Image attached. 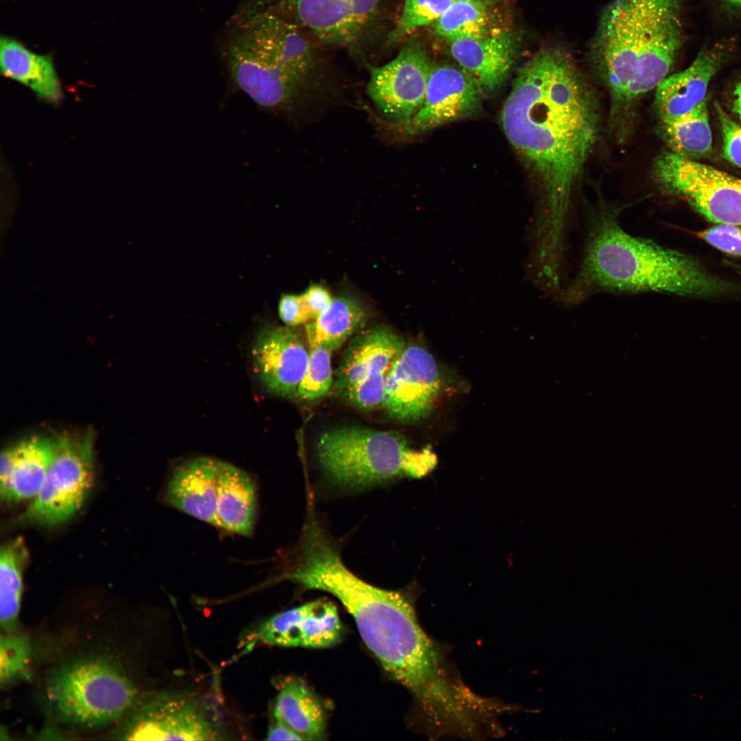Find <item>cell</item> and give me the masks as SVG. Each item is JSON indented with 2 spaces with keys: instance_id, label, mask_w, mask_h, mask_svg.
Wrapping results in <instances>:
<instances>
[{
  "instance_id": "37",
  "label": "cell",
  "mask_w": 741,
  "mask_h": 741,
  "mask_svg": "<svg viewBox=\"0 0 741 741\" xmlns=\"http://www.w3.org/2000/svg\"><path fill=\"white\" fill-rule=\"evenodd\" d=\"M732 108L741 121V76L733 90Z\"/></svg>"
},
{
  "instance_id": "11",
  "label": "cell",
  "mask_w": 741,
  "mask_h": 741,
  "mask_svg": "<svg viewBox=\"0 0 741 741\" xmlns=\"http://www.w3.org/2000/svg\"><path fill=\"white\" fill-rule=\"evenodd\" d=\"M432 65L423 45L410 41L390 62L371 68L368 95L386 117L403 124L422 106Z\"/></svg>"
},
{
  "instance_id": "31",
  "label": "cell",
  "mask_w": 741,
  "mask_h": 741,
  "mask_svg": "<svg viewBox=\"0 0 741 741\" xmlns=\"http://www.w3.org/2000/svg\"><path fill=\"white\" fill-rule=\"evenodd\" d=\"M454 0H404L401 15L390 33L391 42L399 40L412 32L434 24Z\"/></svg>"
},
{
  "instance_id": "13",
  "label": "cell",
  "mask_w": 741,
  "mask_h": 741,
  "mask_svg": "<svg viewBox=\"0 0 741 741\" xmlns=\"http://www.w3.org/2000/svg\"><path fill=\"white\" fill-rule=\"evenodd\" d=\"M384 0H281L300 27L325 44L351 46L362 40L381 16Z\"/></svg>"
},
{
  "instance_id": "30",
  "label": "cell",
  "mask_w": 741,
  "mask_h": 741,
  "mask_svg": "<svg viewBox=\"0 0 741 741\" xmlns=\"http://www.w3.org/2000/svg\"><path fill=\"white\" fill-rule=\"evenodd\" d=\"M331 352L321 346L309 348L308 364L296 395L301 400L316 401L329 390L333 383Z\"/></svg>"
},
{
  "instance_id": "27",
  "label": "cell",
  "mask_w": 741,
  "mask_h": 741,
  "mask_svg": "<svg viewBox=\"0 0 741 741\" xmlns=\"http://www.w3.org/2000/svg\"><path fill=\"white\" fill-rule=\"evenodd\" d=\"M366 313L354 298L338 296L321 315L305 324L309 348H340L364 324Z\"/></svg>"
},
{
  "instance_id": "35",
  "label": "cell",
  "mask_w": 741,
  "mask_h": 741,
  "mask_svg": "<svg viewBox=\"0 0 741 741\" xmlns=\"http://www.w3.org/2000/svg\"><path fill=\"white\" fill-rule=\"evenodd\" d=\"M302 294L311 320L324 313L333 300L329 291L318 285H311Z\"/></svg>"
},
{
  "instance_id": "8",
  "label": "cell",
  "mask_w": 741,
  "mask_h": 741,
  "mask_svg": "<svg viewBox=\"0 0 741 741\" xmlns=\"http://www.w3.org/2000/svg\"><path fill=\"white\" fill-rule=\"evenodd\" d=\"M93 478V432L63 434L55 438L52 458L43 484L18 521L42 526L65 522L81 508Z\"/></svg>"
},
{
  "instance_id": "29",
  "label": "cell",
  "mask_w": 741,
  "mask_h": 741,
  "mask_svg": "<svg viewBox=\"0 0 741 741\" xmlns=\"http://www.w3.org/2000/svg\"><path fill=\"white\" fill-rule=\"evenodd\" d=\"M32 658L27 636L16 631L1 634L0 640V683L7 687L24 677Z\"/></svg>"
},
{
  "instance_id": "20",
  "label": "cell",
  "mask_w": 741,
  "mask_h": 741,
  "mask_svg": "<svg viewBox=\"0 0 741 741\" xmlns=\"http://www.w3.org/2000/svg\"><path fill=\"white\" fill-rule=\"evenodd\" d=\"M221 460L198 457L178 466L164 492L165 502L189 515L217 527V477Z\"/></svg>"
},
{
  "instance_id": "2",
  "label": "cell",
  "mask_w": 741,
  "mask_h": 741,
  "mask_svg": "<svg viewBox=\"0 0 741 741\" xmlns=\"http://www.w3.org/2000/svg\"><path fill=\"white\" fill-rule=\"evenodd\" d=\"M289 578L304 589L322 590L337 598L353 618L367 648L418 705H432L449 692L455 670L443 649L421 628L412 600L355 575L327 534H315L303 543Z\"/></svg>"
},
{
  "instance_id": "14",
  "label": "cell",
  "mask_w": 741,
  "mask_h": 741,
  "mask_svg": "<svg viewBox=\"0 0 741 741\" xmlns=\"http://www.w3.org/2000/svg\"><path fill=\"white\" fill-rule=\"evenodd\" d=\"M485 96L460 67L432 63L421 107L401 126L407 133L419 134L467 118L480 110Z\"/></svg>"
},
{
  "instance_id": "28",
  "label": "cell",
  "mask_w": 741,
  "mask_h": 741,
  "mask_svg": "<svg viewBox=\"0 0 741 741\" xmlns=\"http://www.w3.org/2000/svg\"><path fill=\"white\" fill-rule=\"evenodd\" d=\"M27 550L22 538L5 544L0 552V624L3 633L16 631Z\"/></svg>"
},
{
  "instance_id": "10",
  "label": "cell",
  "mask_w": 741,
  "mask_h": 741,
  "mask_svg": "<svg viewBox=\"0 0 741 741\" xmlns=\"http://www.w3.org/2000/svg\"><path fill=\"white\" fill-rule=\"evenodd\" d=\"M443 386L432 354L417 344L405 346L387 373L381 407L396 421L417 422L433 411Z\"/></svg>"
},
{
  "instance_id": "36",
  "label": "cell",
  "mask_w": 741,
  "mask_h": 741,
  "mask_svg": "<svg viewBox=\"0 0 741 741\" xmlns=\"http://www.w3.org/2000/svg\"><path fill=\"white\" fill-rule=\"evenodd\" d=\"M266 739L268 740H305L303 736L277 718H275L270 726Z\"/></svg>"
},
{
  "instance_id": "6",
  "label": "cell",
  "mask_w": 741,
  "mask_h": 741,
  "mask_svg": "<svg viewBox=\"0 0 741 741\" xmlns=\"http://www.w3.org/2000/svg\"><path fill=\"white\" fill-rule=\"evenodd\" d=\"M315 454L331 483L353 491L405 477L422 478L437 463L431 449H413L399 432L355 426L322 433Z\"/></svg>"
},
{
  "instance_id": "19",
  "label": "cell",
  "mask_w": 741,
  "mask_h": 741,
  "mask_svg": "<svg viewBox=\"0 0 741 741\" xmlns=\"http://www.w3.org/2000/svg\"><path fill=\"white\" fill-rule=\"evenodd\" d=\"M405 341L389 327H376L360 333L349 343L336 371L334 390L342 395L355 384L386 379Z\"/></svg>"
},
{
  "instance_id": "24",
  "label": "cell",
  "mask_w": 741,
  "mask_h": 741,
  "mask_svg": "<svg viewBox=\"0 0 741 741\" xmlns=\"http://www.w3.org/2000/svg\"><path fill=\"white\" fill-rule=\"evenodd\" d=\"M274 716L305 740L324 736L327 719L324 703L301 680L291 679L282 685L275 699Z\"/></svg>"
},
{
  "instance_id": "1",
  "label": "cell",
  "mask_w": 741,
  "mask_h": 741,
  "mask_svg": "<svg viewBox=\"0 0 741 741\" xmlns=\"http://www.w3.org/2000/svg\"><path fill=\"white\" fill-rule=\"evenodd\" d=\"M499 119L543 192L548 237L567 242L574 195L598 137L593 89L570 55L545 49L517 70Z\"/></svg>"
},
{
  "instance_id": "7",
  "label": "cell",
  "mask_w": 741,
  "mask_h": 741,
  "mask_svg": "<svg viewBox=\"0 0 741 741\" xmlns=\"http://www.w3.org/2000/svg\"><path fill=\"white\" fill-rule=\"evenodd\" d=\"M45 700L61 723L97 729L121 719L133 707L137 692L114 661L100 656L65 661L50 672Z\"/></svg>"
},
{
  "instance_id": "21",
  "label": "cell",
  "mask_w": 741,
  "mask_h": 741,
  "mask_svg": "<svg viewBox=\"0 0 741 741\" xmlns=\"http://www.w3.org/2000/svg\"><path fill=\"white\" fill-rule=\"evenodd\" d=\"M257 493L251 477L222 461L217 477V527L243 536L252 534L257 515Z\"/></svg>"
},
{
  "instance_id": "23",
  "label": "cell",
  "mask_w": 741,
  "mask_h": 741,
  "mask_svg": "<svg viewBox=\"0 0 741 741\" xmlns=\"http://www.w3.org/2000/svg\"><path fill=\"white\" fill-rule=\"evenodd\" d=\"M55 438L34 436L12 446L11 475L3 501L19 502L34 498L47 475Z\"/></svg>"
},
{
  "instance_id": "34",
  "label": "cell",
  "mask_w": 741,
  "mask_h": 741,
  "mask_svg": "<svg viewBox=\"0 0 741 741\" xmlns=\"http://www.w3.org/2000/svg\"><path fill=\"white\" fill-rule=\"evenodd\" d=\"M279 315L281 320L289 327L306 324L311 317L303 294H285L279 303Z\"/></svg>"
},
{
  "instance_id": "39",
  "label": "cell",
  "mask_w": 741,
  "mask_h": 741,
  "mask_svg": "<svg viewBox=\"0 0 741 741\" xmlns=\"http://www.w3.org/2000/svg\"><path fill=\"white\" fill-rule=\"evenodd\" d=\"M737 269H738V270H739V271L740 272V273H741V266H737Z\"/></svg>"
},
{
  "instance_id": "4",
  "label": "cell",
  "mask_w": 741,
  "mask_h": 741,
  "mask_svg": "<svg viewBox=\"0 0 741 741\" xmlns=\"http://www.w3.org/2000/svg\"><path fill=\"white\" fill-rule=\"evenodd\" d=\"M682 0H613L602 11L591 47L610 97V120L630 128L639 100L666 79L683 40Z\"/></svg>"
},
{
  "instance_id": "32",
  "label": "cell",
  "mask_w": 741,
  "mask_h": 741,
  "mask_svg": "<svg viewBox=\"0 0 741 741\" xmlns=\"http://www.w3.org/2000/svg\"><path fill=\"white\" fill-rule=\"evenodd\" d=\"M715 109L721 131L722 156L731 164L741 167V126L727 114L719 103H715Z\"/></svg>"
},
{
  "instance_id": "18",
  "label": "cell",
  "mask_w": 741,
  "mask_h": 741,
  "mask_svg": "<svg viewBox=\"0 0 741 741\" xmlns=\"http://www.w3.org/2000/svg\"><path fill=\"white\" fill-rule=\"evenodd\" d=\"M729 47L716 44L702 49L685 70L668 76L655 89L653 108L658 121L682 116L706 97L712 78L724 65Z\"/></svg>"
},
{
  "instance_id": "12",
  "label": "cell",
  "mask_w": 741,
  "mask_h": 741,
  "mask_svg": "<svg viewBox=\"0 0 741 741\" xmlns=\"http://www.w3.org/2000/svg\"><path fill=\"white\" fill-rule=\"evenodd\" d=\"M128 740H215L220 734L191 698L164 694L143 703L123 723Z\"/></svg>"
},
{
  "instance_id": "16",
  "label": "cell",
  "mask_w": 741,
  "mask_h": 741,
  "mask_svg": "<svg viewBox=\"0 0 741 741\" xmlns=\"http://www.w3.org/2000/svg\"><path fill=\"white\" fill-rule=\"evenodd\" d=\"M251 353L255 373L266 390L287 399L297 395L309 351L295 331L287 327L264 328Z\"/></svg>"
},
{
  "instance_id": "15",
  "label": "cell",
  "mask_w": 741,
  "mask_h": 741,
  "mask_svg": "<svg viewBox=\"0 0 741 741\" xmlns=\"http://www.w3.org/2000/svg\"><path fill=\"white\" fill-rule=\"evenodd\" d=\"M343 633L336 607L316 600L270 617L254 629L249 644L325 648L340 642Z\"/></svg>"
},
{
  "instance_id": "26",
  "label": "cell",
  "mask_w": 741,
  "mask_h": 741,
  "mask_svg": "<svg viewBox=\"0 0 741 741\" xmlns=\"http://www.w3.org/2000/svg\"><path fill=\"white\" fill-rule=\"evenodd\" d=\"M434 24L435 33L446 40L484 37L507 29L492 0H454Z\"/></svg>"
},
{
  "instance_id": "25",
  "label": "cell",
  "mask_w": 741,
  "mask_h": 741,
  "mask_svg": "<svg viewBox=\"0 0 741 741\" xmlns=\"http://www.w3.org/2000/svg\"><path fill=\"white\" fill-rule=\"evenodd\" d=\"M657 127L668 150L681 157L697 161L712 154L707 96L687 114L658 121Z\"/></svg>"
},
{
  "instance_id": "5",
  "label": "cell",
  "mask_w": 741,
  "mask_h": 741,
  "mask_svg": "<svg viewBox=\"0 0 741 741\" xmlns=\"http://www.w3.org/2000/svg\"><path fill=\"white\" fill-rule=\"evenodd\" d=\"M239 22L225 53L233 88L264 110L286 108L316 71L313 46L299 26L271 11Z\"/></svg>"
},
{
  "instance_id": "22",
  "label": "cell",
  "mask_w": 741,
  "mask_h": 741,
  "mask_svg": "<svg viewBox=\"0 0 741 741\" xmlns=\"http://www.w3.org/2000/svg\"><path fill=\"white\" fill-rule=\"evenodd\" d=\"M0 64L2 74L25 85L38 97L52 103L62 98L61 86L50 56L35 54L5 36L0 40Z\"/></svg>"
},
{
  "instance_id": "33",
  "label": "cell",
  "mask_w": 741,
  "mask_h": 741,
  "mask_svg": "<svg viewBox=\"0 0 741 741\" xmlns=\"http://www.w3.org/2000/svg\"><path fill=\"white\" fill-rule=\"evenodd\" d=\"M709 245L727 254L741 256V226L716 224L697 233Z\"/></svg>"
},
{
  "instance_id": "17",
  "label": "cell",
  "mask_w": 741,
  "mask_h": 741,
  "mask_svg": "<svg viewBox=\"0 0 741 741\" xmlns=\"http://www.w3.org/2000/svg\"><path fill=\"white\" fill-rule=\"evenodd\" d=\"M447 41L457 65L475 80L486 95L496 92L504 84L519 50L518 38L509 29L484 37Z\"/></svg>"
},
{
  "instance_id": "9",
  "label": "cell",
  "mask_w": 741,
  "mask_h": 741,
  "mask_svg": "<svg viewBox=\"0 0 741 741\" xmlns=\"http://www.w3.org/2000/svg\"><path fill=\"white\" fill-rule=\"evenodd\" d=\"M652 176L663 191L709 222L741 226L740 178L668 150L656 157Z\"/></svg>"
},
{
  "instance_id": "40",
  "label": "cell",
  "mask_w": 741,
  "mask_h": 741,
  "mask_svg": "<svg viewBox=\"0 0 741 741\" xmlns=\"http://www.w3.org/2000/svg\"><path fill=\"white\" fill-rule=\"evenodd\" d=\"M462 1H472V0H462Z\"/></svg>"
},
{
  "instance_id": "3",
  "label": "cell",
  "mask_w": 741,
  "mask_h": 741,
  "mask_svg": "<svg viewBox=\"0 0 741 741\" xmlns=\"http://www.w3.org/2000/svg\"><path fill=\"white\" fill-rule=\"evenodd\" d=\"M735 290L690 255L629 234L620 209L599 198L588 216L581 261L561 296L571 305L600 292L708 298Z\"/></svg>"
},
{
  "instance_id": "38",
  "label": "cell",
  "mask_w": 741,
  "mask_h": 741,
  "mask_svg": "<svg viewBox=\"0 0 741 741\" xmlns=\"http://www.w3.org/2000/svg\"><path fill=\"white\" fill-rule=\"evenodd\" d=\"M725 1L729 2L731 4H733L734 5H736V6H738V7L741 8V0H725Z\"/></svg>"
}]
</instances>
